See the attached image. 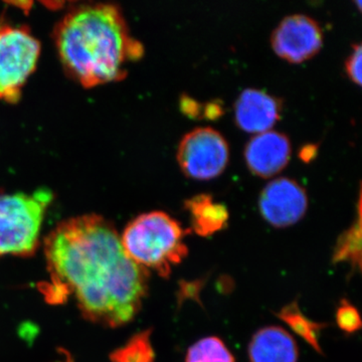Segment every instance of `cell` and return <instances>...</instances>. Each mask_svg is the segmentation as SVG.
<instances>
[{
    "instance_id": "6da1fadb",
    "label": "cell",
    "mask_w": 362,
    "mask_h": 362,
    "mask_svg": "<svg viewBox=\"0 0 362 362\" xmlns=\"http://www.w3.org/2000/svg\"><path fill=\"white\" fill-rule=\"evenodd\" d=\"M44 252L49 280L40 292L49 304L73 297L86 320L110 328L139 313L149 272L126 255L115 226L103 216L62 221L45 237Z\"/></svg>"
},
{
    "instance_id": "7a4b0ae2",
    "label": "cell",
    "mask_w": 362,
    "mask_h": 362,
    "mask_svg": "<svg viewBox=\"0 0 362 362\" xmlns=\"http://www.w3.org/2000/svg\"><path fill=\"white\" fill-rule=\"evenodd\" d=\"M54 40L66 71L86 88L122 80L128 63L144 52L113 4L71 9L57 25Z\"/></svg>"
},
{
    "instance_id": "3957f363",
    "label": "cell",
    "mask_w": 362,
    "mask_h": 362,
    "mask_svg": "<svg viewBox=\"0 0 362 362\" xmlns=\"http://www.w3.org/2000/svg\"><path fill=\"white\" fill-rule=\"evenodd\" d=\"M187 233L189 230H185L173 216L154 211L131 221L120 240L124 252L138 266L168 278L173 267L187 257L185 243Z\"/></svg>"
},
{
    "instance_id": "277c9868",
    "label": "cell",
    "mask_w": 362,
    "mask_h": 362,
    "mask_svg": "<svg viewBox=\"0 0 362 362\" xmlns=\"http://www.w3.org/2000/svg\"><path fill=\"white\" fill-rule=\"evenodd\" d=\"M52 199L47 189L0 194V258L7 255L26 258L35 254Z\"/></svg>"
},
{
    "instance_id": "5b68a950",
    "label": "cell",
    "mask_w": 362,
    "mask_h": 362,
    "mask_svg": "<svg viewBox=\"0 0 362 362\" xmlns=\"http://www.w3.org/2000/svg\"><path fill=\"white\" fill-rule=\"evenodd\" d=\"M40 54L39 40L25 26L0 25V99L18 101Z\"/></svg>"
},
{
    "instance_id": "8992f818",
    "label": "cell",
    "mask_w": 362,
    "mask_h": 362,
    "mask_svg": "<svg viewBox=\"0 0 362 362\" xmlns=\"http://www.w3.org/2000/svg\"><path fill=\"white\" fill-rule=\"evenodd\" d=\"M230 157L228 142L211 127H197L180 140L177 160L185 175L197 180H209L225 170Z\"/></svg>"
},
{
    "instance_id": "52a82bcc",
    "label": "cell",
    "mask_w": 362,
    "mask_h": 362,
    "mask_svg": "<svg viewBox=\"0 0 362 362\" xmlns=\"http://www.w3.org/2000/svg\"><path fill=\"white\" fill-rule=\"evenodd\" d=\"M308 197L304 187L287 176L274 178L262 190L259 209L267 223L275 228L295 225L305 216Z\"/></svg>"
},
{
    "instance_id": "ba28073f",
    "label": "cell",
    "mask_w": 362,
    "mask_h": 362,
    "mask_svg": "<svg viewBox=\"0 0 362 362\" xmlns=\"http://www.w3.org/2000/svg\"><path fill=\"white\" fill-rule=\"evenodd\" d=\"M271 42L281 58L291 63H301L322 47V28L311 16L291 14L283 18L274 30Z\"/></svg>"
},
{
    "instance_id": "9c48e42d",
    "label": "cell",
    "mask_w": 362,
    "mask_h": 362,
    "mask_svg": "<svg viewBox=\"0 0 362 362\" xmlns=\"http://www.w3.org/2000/svg\"><path fill=\"white\" fill-rule=\"evenodd\" d=\"M291 142L284 133L267 130L252 136L245 148V159L255 175L269 177L287 165Z\"/></svg>"
},
{
    "instance_id": "30bf717a",
    "label": "cell",
    "mask_w": 362,
    "mask_h": 362,
    "mask_svg": "<svg viewBox=\"0 0 362 362\" xmlns=\"http://www.w3.org/2000/svg\"><path fill=\"white\" fill-rule=\"evenodd\" d=\"M280 115V100L261 89H245L235 103V122L247 132L257 134L270 130Z\"/></svg>"
},
{
    "instance_id": "8fae6325",
    "label": "cell",
    "mask_w": 362,
    "mask_h": 362,
    "mask_svg": "<svg viewBox=\"0 0 362 362\" xmlns=\"http://www.w3.org/2000/svg\"><path fill=\"white\" fill-rule=\"evenodd\" d=\"M247 354L250 362H298L299 349L288 331L272 325L252 335Z\"/></svg>"
},
{
    "instance_id": "7c38bea8",
    "label": "cell",
    "mask_w": 362,
    "mask_h": 362,
    "mask_svg": "<svg viewBox=\"0 0 362 362\" xmlns=\"http://www.w3.org/2000/svg\"><path fill=\"white\" fill-rule=\"evenodd\" d=\"M190 216L192 230L199 237H209L220 232L228 225V209L223 204L214 201L211 194H197L185 202Z\"/></svg>"
},
{
    "instance_id": "4fadbf2b",
    "label": "cell",
    "mask_w": 362,
    "mask_h": 362,
    "mask_svg": "<svg viewBox=\"0 0 362 362\" xmlns=\"http://www.w3.org/2000/svg\"><path fill=\"white\" fill-rule=\"evenodd\" d=\"M275 315L283 322L287 324L288 327L295 334L308 343L316 352L323 354L322 349L319 343V334L324 328L327 327L328 324L315 322L309 319L301 311L297 301L286 305Z\"/></svg>"
},
{
    "instance_id": "5bb4252c",
    "label": "cell",
    "mask_w": 362,
    "mask_h": 362,
    "mask_svg": "<svg viewBox=\"0 0 362 362\" xmlns=\"http://www.w3.org/2000/svg\"><path fill=\"white\" fill-rule=\"evenodd\" d=\"M333 264L347 263L352 270L361 269V211L357 221L346 232L343 233L337 243L332 255Z\"/></svg>"
},
{
    "instance_id": "9a60e30c",
    "label": "cell",
    "mask_w": 362,
    "mask_h": 362,
    "mask_svg": "<svg viewBox=\"0 0 362 362\" xmlns=\"http://www.w3.org/2000/svg\"><path fill=\"white\" fill-rule=\"evenodd\" d=\"M151 330H145L131 337L111 354L112 362H153L156 354L152 346Z\"/></svg>"
},
{
    "instance_id": "2e32d148",
    "label": "cell",
    "mask_w": 362,
    "mask_h": 362,
    "mask_svg": "<svg viewBox=\"0 0 362 362\" xmlns=\"http://www.w3.org/2000/svg\"><path fill=\"white\" fill-rule=\"evenodd\" d=\"M185 362H235V359L223 340L209 337L188 349Z\"/></svg>"
},
{
    "instance_id": "e0dca14e",
    "label": "cell",
    "mask_w": 362,
    "mask_h": 362,
    "mask_svg": "<svg viewBox=\"0 0 362 362\" xmlns=\"http://www.w3.org/2000/svg\"><path fill=\"white\" fill-rule=\"evenodd\" d=\"M335 319H337V325L340 330L344 331L345 333H349V334L356 332L361 328V319L359 312L356 306L350 303L349 300H341L339 306L337 307Z\"/></svg>"
},
{
    "instance_id": "ac0fdd59",
    "label": "cell",
    "mask_w": 362,
    "mask_h": 362,
    "mask_svg": "<svg viewBox=\"0 0 362 362\" xmlns=\"http://www.w3.org/2000/svg\"><path fill=\"white\" fill-rule=\"evenodd\" d=\"M361 59L362 47L361 44L354 45L349 58L345 62V70L347 75L356 84H361Z\"/></svg>"
},
{
    "instance_id": "d6986e66",
    "label": "cell",
    "mask_w": 362,
    "mask_h": 362,
    "mask_svg": "<svg viewBox=\"0 0 362 362\" xmlns=\"http://www.w3.org/2000/svg\"><path fill=\"white\" fill-rule=\"evenodd\" d=\"M314 153H316V147L308 145V146H305L302 149L301 156L303 157L304 160L307 161L310 158H313Z\"/></svg>"
}]
</instances>
